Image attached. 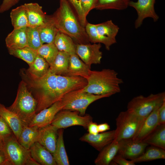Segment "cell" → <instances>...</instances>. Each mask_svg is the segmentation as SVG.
<instances>
[{"instance_id":"34","label":"cell","mask_w":165,"mask_h":165,"mask_svg":"<svg viewBox=\"0 0 165 165\" xmlns=\"http://www.w3.org/2000/svg\"><path fill=\"white\" fill-rule=\"evenodd\" d=\"M9 53L24 61L29 65L35 60L37 54L36 51L28 46L24 47L8 49Z\"/></svg>"},{"instance_id":"35","label":"cell","mask_w":165,"mask_h":165,"mask_svg":"<svg viewBox=\"0 0 165 165\" xmlns=\"http://www.w3.org/2000/svg\"><path fill=\"white\" fill-rule=\"evenodd\" d=\"M97 32L101 35L116 40L119 28L111 20L96 24Z\"/></svg>"},{"instance_id":"17","label":"cell","mask_w":165,"mask_h":165,"mask_svg":"<svg viewBox=\"0 0 165 165\" xmlns=\"http://www.w3.org/2000/svg\"><path fill=\"white\" fill-rule=\"evenodd\" d=\"M160 107L154 109L144 119L137 134L132 139L134 141L137 142L142 141L159 124L158 109Z\"/></svg>"},{"instance_id":"11","label":"cell","mask_w":165,"mask_h":165,"mask_svg":"<svg viewBox=\"0 0 165 165\" xmlns=\"http://www.w3.org/2000/svg\"><path fill=\"white\" fill-rule=\"evenodd\" d=\"M156 0H137V2L130 1L129 6L136 10L138 17L134 23L135 28L137 29L142 24L143 20L147 18H152L157 21L159 17L156 13L154 5Z\"/></svg>"},{"instance_id":"3","label":"cell","mask_w":165,"mask_h":165,"mask_svg":"<svg viewBox=\"0 0 165 165\" xmlns=\"http://www.w3.org/2000/svg\"><path fill=\"white\" fill-rule=\"evenodd\" d=\"M86 86L82 91L98 95L111 96L121 91L120 85L123 83L115 70L104 68L101 70H91L86 79Z\"/></svg>"},{"instance_id":"9","label":"cell","mask_w":165,"mask_h":165,"mask_svg":"<svg viewBox=\"0 0 165 165\" xmlns=\"http://www.w3.org/2000/svg\"><path fill=\"white\" fill-rule=\"evenodd\" d=\"M92 122L93 118L89 115L82 116L76 111L62 110L56 114L50 124L58 130L74 126L87 129Z\"/></svg>"},{"instance_id":"45","label":"cell","mask_w":165,"mask_h":165,"mask_svg":"<svg viewBox=\"0 0 165 165\" xmlns=\"http://www.w3.org/2000/svg\"><path fill=\"white\" fill-rule=\"evenodd\" d=\"M87 129L88 133L92 134L95 135L99 133L98 124L96 123L92 122L89 125Z\"/></svg>"},{"instance_id":"20","label":"cell","mask_w":165,"mask_h":165,"mask_svg":"<svg viewBox=\"0 0 165 165\" xmlns=\"http://www.w3.org/2000/svg\"><path fill=\"white\" fill-rule=\"evenodd\" d=\"M90 68L80 60L76 54L71 55L66 75L80 76L86 79L91 71Z\"/></svg>"},{"instance_id":"21","label":"cell","mask_w":165,"mask_h":165,"mask_svg":"<svg viewBox=\"0 0 165 165\" xmlns=\"http://www.w3.org/2000/svg\"><path fill=\"white\" fill-rule=\"evenodd\" d=\"M27 27L13 29L8 35L5 40L8 49L28 46L26 32Z\"/></svg>"},{"instance_id":"8","label":"cell","mask_w":165,"mask_h":165,"mask_svg":"<svg viewBox=\"0 0 165 165\" xmlns=\"http://www.w3.org/2000/svg\"><path fill=\"white\" fill-rule=\"evenodd\" d=\"M144 120L127 110L121 112L116 119V127L113 141L118 142L123 139H133Z\"/></svg>"},{"instance_id":"28","label":"cell","mask_w":165,"mask_h":165,"mask_svg":"<svg viewBox=\"0 0 165 165\" xmlns=\"http://www.w3.org/2000/svg\"><path fill=\"white\" fill-rule=\"evenodd\" d=\"M38 128L36 126L24 125L18 139L19 142L25 148L29 150L33 144L37 142Z\"/></svg>"},{"instance_id":"42","label":"cell","mask_w":165,"mask_h":165,"mask_svg":"<svg viewBox=\"0 0 165 165\" xmlns=\"http://www.w3.org/2000/svg\"><path fill=\"white\" fill-rule=\"evenodd\" d=\"M19 2L18 0H3L0 6V13H2L9 10Z\"/></svg>"},{"instance_id":"38","label":"cell","mask_w":165,"mask_h":165,"mask_svg":"<svg viewBox=\"0 0 165 165\" xmlns=\"http://www.w3.org/2000/svg\"><path fill=\"white\" fill-rule=\"evenodd\" d=\"M26 32L28 46L36 51L43 44L38 28L27 27Z\"/></svg>"},{"instance_id":"2","label":"cell","mask_w":165,"mask_h":165,"mask_svg":"<svg viewBox=\"0 0 165 165\" xmlns=\"http://www.w3.org/2000/svg\"><path fill=\"white\" fill-rule=\"evenodd\" d=\"M24 77L27 85L33 90L35 98L37 102L36 114L48 108L59 101L57 89L56 75L49 70L47 73L41 78H35L26 72Z\"/></svg>"},{"instance_id":"46","label":"cell","mask_w":165,"mask_h":165,"mask_svg":"<svg viewBox=\"0 0 165 165\" xmlns=\"http://www.w3.org/2000/svg\"><path fill=\"white\" fill-rule=\"evenodd\" d=\"M0 165H10L2 149L0 150Z\"/></svg>"},{"instance_id":"48","label":"cell","mask_w":165,"mask_h":165,"mask_svg":"<svg viewBox=\"0 0 165 165\" xmlns=\"http://www.w3.org/2000/svg\"><path fill=\"white\" fill-rule=\"evenodd\" d=\"M3 146V141L2 139L0 137V150L2 149Z\"/></svg>"},{"instance_id":"51","label":"cell","mask_w":165,"mask_h":165,"mask_svg":"<svg viewBox=\"0 0 165 165\" xmlns=\"http://www.w3.org/2000/svg\"></svg>"},{"instance_id":"43","label":"cell","mask_w":165,"mask_h":165,"mask_svg":"<svg viewBox=\"0 0 165 165\" xmlns=\"http://www.w3.org/2000/svg\"><path fill=\"white\" fill-rule=\"evenodd\" d=\"M111 162L119 165H135V163L132 160H129L122 156L117 155L114 157Z\"/></svg>"},{"instance_id":"39","label":"cell","mask_w":165,"mask_h":165,"mask_svg":"<svg viewBox=\"0 0 165 165\" xmlns=\"http://www.w3.org/2000/svg\"><path fill=\"white\" fill-rule=\"evenodd\" d=\"M76 15L81 25L85 28L87 22L84 19L80 5V0H67Z\"/></svg>"},{"instance_id":"27","label":"cell","mask_w":165,"mask_h":165,"mask_svg":"<svg viewBox=\"0 0 165 165\" xmlns=\"http://www.w3.org/2000/svg\"><path fill=\"white\" fill-rule=\"evenodd\" d=\"M85 28L90 42L103 44L108 50H110L112 45L116 42V40L100 35L97 30L95 24L87 22Z\"/></svg>"},{"instance_id":"31","label":"cell","mask_w":165,"mask_h":165,"mask_svg":"<svg viewBox=\"0 0 165 165\" xmlns=\"http://www.w3.org/2000/svg\"><path fill=\"white\" fill-rule=\"evenodd\" d=\"M49 67V64L45 60L37 54L34 61L29 65L26 72L31 76L41 78L47 73Z\"/></svg>"},{"instance_id":"13","label":"cell","mask_w":165,"mask_h":165,"mask_svg":"<svg viewBox=\"0 0 165 165\" xmlns=\"http://www.w3.org/2000/svg\"><path fill=\"white\" fill-rule=\"evenodd\" d=\"M119 142L117 154L127 159L133 160L141 155L148 145L143 141L137 142L132 139L122 140Z\"/></svg>"},{"instance_id":"18","label":"cell","mask_w":165,"mask_h":165,"mask_svg":"<svg viewBox=\"0 0 165 165\" xmlns=\"http://www.w3.org/2000/svg\"><path fill=\"white\" fill-rule=\"evenodd\" d=\"M28 20L29 27L38 28L44 24L46 16L42 7L36 2L26 3L24 4Z\"/></svg>"},{"instance_id":"6","label":"cell","mask_w":165,"mask_h":165,"mask_svg":"<svg viewBox=\"0 0 165 165\" xmlns=\"http://www.w3.org/2000/svg\"><path fill=\"white\" fill-rule=\"evenodd\" d=\"M165 101V92L151 94L147 97L140 95L133 98L128 103L127 111L144 119L156 108Z\"/></svg>"},{"instance_id":"22","label":"cell","mask_w":165,"mask_h":165,"mask_svg":"<svg viewBox=\"0 0 165 165\" xmlns=\"http://www.w3.org/2000/svg\"><path fill=\"white\" fill-rule=\"evenodd\" d=\"M0 115L7 123L18 140L22 130L23 124L15 113L0 104Z\"/></svg>"},{"instance_id":"44","label":"cell","mask_w":165,"mask_h":165,"mask_svg":"<svg viewBox=\"0 0 165 165\" xmlns=\"http://www.w3.org/2000/svg\"><path fill=\"white\" fill-rule=\"evenodd\" d=\"M158 118L159 124H165V101L159 108Z\"/></svg>"},{"instance_id":"12","label":"cell","mask_w":165,"mask_h":165,"mask_svg":"<svg viewBox=\"0 0 165 165\" xmlns=\"http://www.w3.org/2000/svg\"><path fill=\"white\" fill-rule=\"evenodd\" d=\"M101 43L76 44V53L80 58L91 67L92 64H100L102 57Z\"/></svg>"},{"instance_id":"47","label":"cell","mask_w":165,"mask_h":165,"mask_svg":"<svg viewBox=\"0 0 165 165\" xmlns=\"http://www.w3.org/2000/svg\"><path fill=\"white\" fill-rule=\"evenodd\" d=\"M99 133L106 131L110 128V126L107 123H101L98 125Z\"/></svg>"},{"instance_id":"14","label":"cell","mask_w":165,"mask_h":165,"mask_svg":"<svg viewBox=\"0 0 165 165\" xmlns=\"http://www.w3.org/2000/svg\"><path fill=\"white\" fill-rule=\"evenodd\" d=\"M64 105L61 100L36 114L28 124L29 126L40 127L51 124L56 114L63 110Z\"/></svg>"},{"instance_id":"16","label":"cell","mask_w":165,"mask_h":165,"mask_svg":"<svg viewBox=\"0 0 165 165\" xmlns=\"http://www.w3.org/2000/svg\"><path fill=\"white\" fill-rule=\"evenodd\" d=\"M115 130L99 133L95 135L89 133L84 134L79 139L87 142L99 151L111 143L115 138Z\"/></svg>"},{"instance_id":"29","label":"cell","mask_w":165,"mask_h":165,"mask_svg":"<svg viewBox=\"0 0 165 165\" xmlns=\"http://www.w3.org/2000/svg\"><path fill=\"white\" fill-rule=\"evenodd\" d=\"M63 129H58L56 148L52 154L57 165H69L68 158L65 150L63 138Z\"/></svg>"},{"instance_id":"40","label":"cell","mask_w":165,"mask_h":165,"mask_svg":"<svg viewBox=\"0 0 165 165\" xmlns=\"http://www.w3.org/2000/svg\"><path fill=\"white\" fill-rule=\"evenodd\" d=\"M97 0H80V5L84 20L87 21L86 17L92 9H95Z\"/></svg>"},{"instance_id":"30","label":"cell","mask_w":165,"mask_h":165,"mask_svg":"<svg viewBox=\"0 0 165 165\" xmlns=\"http://www.w3.org/2000/svg\"><path fill=\"white\" fill-rule=\"evenodd\" d=\"M142 141L165 149V124H159Z\"/></svg>"},{"instance_id":"7","label":"cell","mask_w":165,"mask_h":165,"mask_svg":"<svg viewBox=\"0 0 165 165\" xmlns=\"http://www.w3.org/2000/svg\"><path fill=\"white\" fill-rule=\"evenodd\" d=\"M82 89L70 92L61 99L64 105L63 110L76 111L80 115L84 116L85 115L87 108L92 103L99 99L111 96L109 94H91L83 91Z\"/></svg>"},{"instance_id":"15","label":"cell","mask_w":165,"mask_h":165,"mask_svg":"<svg viewBox=\"0 0 165 165\" xmlns=\"http://www.w3.org/2000/svg\"><path fill=\"white\" fill-rule=\"evenodd\" d=\"M58 130L50 124L38 128L37 142L52 154L55 149Z\"/></svg>"},{"instance_id":"5","label":"cell","mask_w":165,"mask_h":165,"mask_svg":"<svg viewBox=\"0 0 165 165\" xmlns=\"http://www.w3.org/2000/svg\"><path fill=\"white\" fill-rule=\"evenodd\" d=\"M2 139V149L10 165H40L31 157L29 150L19 142L13 134Z\"/></svg>"},{"instance_id":"1","label":"cell","mask_w":165,"mask_h":165,"mask_svg":"<svg viewBox=\"0 0 165 165\" xmlns=\"http://www.w3.org/2000/svg\"><path fill=\"white\" fill-rule=\"evenodd\" d=\"M58 8L53 14L58 31L70 37L76 44L90 43L83 27L67 0H60Z\"/></svg>"},{"instance_id":"4","label":"cell","mask_w":165,"mask_h":165,"mask_svg":"<svg viewBox=\"0 0 165 165\" xmlns=\"http://www.w3.org/2000/svg\"><path fill=\"white\" fill-rule=\"evenodd\" d=\"M37 102L24 80L20 83L14 101L7 108L15 113L23 125H28L36 114Z\"/></svg>"},{"instance_id":"36","label":"cell","mask_w":165,"mask_h":165,"mask_svg":"<svg viewBox=\"0 0 165 165\" xmlns=\"http://www.w3.org/2000/svg\"><path fill=\"white\" fill-rule=\"evenodd\" d=\"M130 1V0H97L95 9L100 10H124L129 6Z\"/></svg>"},{"instance_id":"23","label":"cell","mask_w":165,"mask_h":165,"mask_svg":"<svg viewBox=\"0 0 165 165\" xmlns=\"http://www.w3.org/2000/svg\"><path fill=\"white\" fill-rule=\"evenodd\" d=\"M42 43H54L56 35L58 31L52 15L46 16V20L42 25L38 28Z\"/></svg>"},{"instance_id":"41","label":"cell","mask_w":165,"mask_h":165,"mask_svg":"<svg viewBox=\"0 0 165 165\" xmlns=\"http://www.w3.org/2000/svg\"><path fill=\"white\" fill-rule=\"evenodd\" d=\"M13 133L9 127L4 119L0 116V137L2 139L7 138Z\"/></svg>"},{"instance_id":"37","label":"cell","mask_w":165,"mask_h":165,"mask_svg":"<svg viewBox=\"0 0 165 165\" xmlns=\"http://www.w3.org/2000/svg\"><path fill=\"white\" fill-rule=\"evenodd\" d=\"M36 51L37 54L45 59L50 65L54 60L59 51L53 43L43 44Z\"/></svg>"},{"instance_id":"50","label":"cell","mask_w":165,"mask_h":165,"mask_svg":"<svg viewBox=\"0 0 165 165\" xmlns=\"http://www.w3.org/2000/svg\"></svg>"},{"instance_id":"19","label":"cell","mask_w":165,"mask_h":165,"mask_svg":"<svg viewBox=\"0 0 165 165\" xmlns=\"http://www.w3.org/2000/svg\"><path fill=\"white\" fill-rule=\"evenodd\" d=\"M29 150L31 157L40 165H57L52 154L38 142L34 143Z\"/></svg>"},{"instance_id":"49","label":"cell","mask_w":165,"mask_h":165,"mask_svg":"<svg viewBox=\"0 0 165 165\" xmlns=\"http://www.w3.org/2000/svg\"><path fill=\"white\" fill-rule=\"evenodd\" d=\"M19 0V1H20V0Z\"/></svg>"},{"instance_id":"33","label":"cell","mask_w":165,"mask_h":165,"mask_svg":"<svg viewBox=\"0 0 165 165\" xmlns=\"http://www.w3.org/2000/svg\"><path fill=\"white\" fill-rule=\"evenodd\" d=\"M160 159H165V149L151 145L147 148L141 155L132 160L136 163Z\"/></svg>"},{"instance_id":"26","label":"cell","mask_w":165,"mask_h":165,"mask_svg":"<svg viewBox=\"0 0 165 165\" xmlns=\"http://www.w3.org/2000/svg\"><path fill=\"white\" fill-rule=\"evenodd\" d=\"M54 43L59 51L70 55L76 54V43L69 36L58 31L55 37Z\"/></svg>"},{"instance_id":"25","label":"cell","mask_w":165,"mask_h":165,"mask_svg":"<svg viewBox=\"0 0 165 165\" xmlns=\"http://www.w3.org/2000/svg\"><path fill=\"white\" fill-rule=\"evenodd\" d=\"M70 55L63 51H59L53 62L50 65L49 70L57 75H66Z\"/></svg>"},{"instance_id":"32","label":"cell","mask_w":165,"mask_h":165,"mask_svg":"<svg viewBox=\"0 0 165 165\" xmlns=\"http://www.w3.org/2000/svg\"><path fill=\"white\" fill-rule=\"evenodd\" d=\"M13 29L29 27L28 20L24 5L12 9L10 14Z\"/></svg>"},{"instance_id":"10","label":"cell","mask_w":165,"mask_h":165,"mask_svg":"<svg viewBox=\"0 0 165 165\" xmlns=\"http://www.w3.org/2000/svg\"><path fill=\"white\" fill-rule=\"evenodd\" d=\"M56 78L59 100L70 92L83 89L87 84L86 79L80 76L56 75Z\"/></svg>"},{"instance_id":"24","label":"cell","mask_w":165,"mask_h":165,"mask_svg":"<svg viewBox=\"0 0 165 165\" xmlns=\"http://www.w3.org/2000/svg\"><path fill=\"white\" fill-rule=\"evenodd\" d=\"M119 148V142L113 141L104 147L94 160L96 165H108L117 155Z\"/></svg>"}]
</instances>
